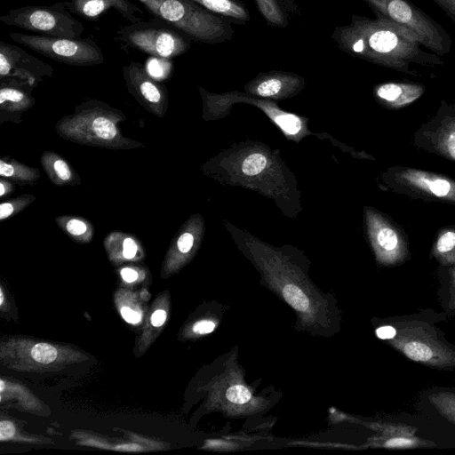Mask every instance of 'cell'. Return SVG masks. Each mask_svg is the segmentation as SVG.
<instances>
[{
  "mask_svg": "<svg viewBox=\"0 0 455 455\" xmlns=\"http://www.w3.org/2000/svg\"><path fill=\"white\" fill-rule=\"evenodd\" d=\"M375 428L382 435H415L417 428L412 426L396 423L376 424Z\"/></svg>",
  "mask_w": 455,
  "mask_h": 455,
  "instance_id": "26",
  "label": "cell"
},
{
  "mask_svg": "<svg viewBox=\"0 0 455 455\" xmlns=\"http://www.w3.org/2000/svg\"><path fill=\"white\" fill-rule=\"evenodd\" d=\"M86 113L65 121L62 127L63 136L84 143L100 146H116L120 144L121 136L111 118Z\"/></svg>",
  "mask_w": 455,
  "mask_h": 455,
  "instance_id": "8",
  "label": "cell"
},
{
  "mask_svg": "<svg viewBox=\"0 0 455 455\" xmlns=\"http://www.w3.org/2000/svg\"><path fill=\"white\" fill-rule=\"evenodd\" d=\"M267 165V158L260 153H254L248 156L242 164L243 172L251 176L261 172Z\"/></svg>",
  "mask_w": 455,
  "mask_h": 455,
  "instance_id": "27",
  "label": "cell"
},
{
  "mask_svg": "<svg viewBox=\"0 0 455 455\" xmlns=\"http://www.w3.org/2000/svg\"><path fill=\"white\" fill-rule=\"evenodd\" d=\"M58 352L54 347L47 343H37L31 349V356L41 363H50L57 357Z\"/></svg>",
  "mask_w": 455,
  "mask_h": 455,
  "instance_id": "28",
  "label": "cell"
},
{
  "mask_svg": "<svg viewBox=\"0 0 455 455\" xmlns=\"http://www.w3.org/2000/svg\"><path fill=\"white\" fill-rule=\"evenodd\" d=\"M121 315L123 318L130 323H137L140 321V315L138 312L133 311L128 307H123L121 308Z\"/></svg>",
  "mask_w": 455,
  "mask_h": 455,
  "instance_id": "38",
  "label": "cell"
},
{
  "mask_svg": "<svg viewBox=\"0 0 455 455\" xmlns=\"http://www.w3.org/2000/svg\"><path fill=\"white\" fill-rule=\"evenodd\" d=\"M370 233L377 259L384 265H395L407 256V245L401 233L379 215L370 217Z\"/></svg>",
  "mask_w": 455,
  "mask_h": 455,
  "instance_id": "9",
  "label": "cell"
},
{
  "mask_svg": "<svg viewBox=\"0 0 455 455\" xmlns=\"http://www.w3.org/2000/svg\"><path fill=\"white\" fill-rule=\"evenodd\" d=\"M194 243V236L191 233L186 232L183 233L177 241V247L179 251L182 253L188 252Z\"/></svg>",
  "mask_w": 455,
  "mask_h": 455,
  "instance_id": "32",
  "label": "cell"
},
{
  "mask_svg": "<svg viewBox=\"0 0 455 455\" xmlns=\"http://www.w3.org/2000/svg\"><path fill=\"white\" fill-rule=\"evenodd\" d=\"M451 304L455 308V268L451 272Z\"/></svg>",
  "mask_w": 455,
  "mask_h": 455,
  "instance_id": "41",
  "label": "cell"
},
{
  "mask_svg": "<svg viewBox=\"0 0 455 455\" xmlns=\"http://www.w3.org/2000/svg\"><path fill=\"white\" fill-rule=\"evenodd\" d=\"M138 251L136 242L132 237H125L123 241V256L125 259H132Z\"/></svg>",
  "mask_w": 455,
  "mask_h": 455,
  "instance_id": "33",
  "label": "cell"
},
{
  "mask_svg": "<svg viewBox=\"0 0 455 455\" xmlns=\"http://www.w3.org/2000/svg\"><path fill=\"white\" fill-rule=\"evenodd\" d=\"M455 23V0H433Z\"/></svg>",
  "mask_w": 455,
  "mask_h": 455,
  "instance_id": "34",
  "label": "cell"
},
{
  "mask_svg": "<svg viewBox=\"0 0 455 455\" xmlns=\"http://www.w3.org/2000/svg\"><path fill=\"white\" fill-rule=\"evenodd\" d=\"M42 163L45 166L49 177L55 183H66L71 180L72 172L68 164L63 159L52 155V157H42Z\"/></svg>",
  "mask_w": 455,
  "mask_h": 455,
  "instance_id": "21",
  "label": "cell"
},
{
  "mask_svg": "<svg viewBox=\"0 0 455 455\" xmlns=\"http://www.w3.org/2000/svg\"><path fill=\"white\" fill-rule=\"evenodd\" d=\"M25 66H44V62L26 53L22 49L0 42V76L2 78L10 76H20L35 81V77Z\"/></svg>",
  "mask_w": 455,
  "mask_h": 455,
  "instance_id": "12",
  "label": "cell"
},
{
  "mask_svg": "<svg viewBox=\"0 0 455 455\" xmlns=\"http://www.w3.org/2000/svg\"><path fill=\"white\" fill-rule=\"evenodd\" d=\"M275 120L289 134H295L301 129V121L296 116L282 113V115L276 116Z\"/></svg>",
  "mask_w": 455,
  "mask_h": 455,
  "instance_id": "29",
  "label": "cell"
},
{
  "mask_svg": "<svg viewBox=\"0 0 455 455\" xmlns=\"http://www.w3.org/2000/svg\"><path fill=\"white\" fill-rule=\"evenodd\" d=\"M215 329V323L210 320H201L193 326L194 332L197 334H207Z\"/></svg>",
  "mask_w": 455,
  "mask_h": 455,
  "instance_id": "35",
  "label": "cell"
},
{
  "mask_svg": "<svg viewBox=\"0 0 455 455\" xmlns=\"http://www.w3.org/2000/svg\"><path fill=\"white\" fill-rule=\"evenodd\" d=\"M373 445L386 449H417L435 446L432 441L416 435H380L373 441Z\"/></svg>",
  "mask_w": 455,
  "mask_h": 455,
  "instance_id": "17",
  "label": "cell"
},
{
  "mask_svg": "<svg viewBox=\"0 0 455 455\" xmlns=\"http://www.w3.org/2000/svg\"><path fill=\"white\" fill-rule=\"evenodd\" d=\"M4 301V294L3 291L0 290V304H3Z\"/></svg>",
  "mask_w": 455,
  "mask_h": 455,
  "instance_id": "43",
  "label": "cell"
},
{
  "mask_svg": "<svg viewBox=\"0 0 455 455\" xmlns=\"http://www.w3.org/2000/svg\"><path fill=\"white\" fill-rule=\"evenodd\" d=\"M65 229L74 236H80L88 232V225L79 219H69L65 225Z\"/></svg>",
  "mask_w": 455,
  "mask_h": 455,
  "instance_id": "31",
  "label": "cell"
},
{
  "mask_svg": "<svg viewBox=\"0 0 455 455\" xmlns=\"http://www.w3.org/2000/svg\"><path fill=\"white\" fill-rule=\"evenodd\" d=\"M433 255L443 265L455 264V230H443L438 235Z\"/></svg>",
  "mask_w": 455,
  "mask_h": 455,
  "instance_id": "19",
  "label": "cell"
},
{
  "mask_svg": "<svg viewBox=\"0 0 455 455\" xmlns=\"http://www.w3.org/2000/svg\"><path fill=\"white\" fill-rule=\"evenodd\" d=\"M226 396L229 402L243 404L251 400V394L244 386L235 385L228 389Z\"/></svg>",
  "mask_w": 455,
  "mask_h": 455,
  "instance_id": "30",
  "label": "cell"
},
{
  "mask_svg": "<svg viewBox=\"0 0 455 455\" xmlns=\"http://www.w3.org/2000/svg\"><path fill=\"white\" fill-rule=\"evenodd\" d=\"M156 17L182 31L189 39L218 44L233 38L231 25L192 0H141Z\"/></svg>",
  "mask_w": 455,
  "mask_h": 455,
  "instance_id": "2",
  "label": "cell"
},
{
  "mask_svg": "<svg viewBox=\"0 0 455 455\" xmlns=\"http://www.w3.org/2000/svg\"><path fill=\"white\" fill-rule=\"evenodd\" d=\"M0 20L8 26L54 37L78 38L84 30L82 23L62 7H19L2 15Z\"/></svg>",
  "mask_w": 455,
  "mask_h": 455,
  "instance_id": "6",
  "label": "cell"
},
{
  "mask_svg": "<svg viewBox=\"0 0 455 455\" xmlns=\"http://www.w3.org/2000/svg\"><path fill=\"white\" fill-rule=\"evenodd\" d=\"M430 403L439 413L455 424V394L449 391L433 393L428 396Z\"/></svg>",
  "mask_w": 455,
  "mask_h": 455,
  "instance_id": "22",
  "label": "cell"
},
{
  "mask_svg": "<svg viewBox=\"0 0 455 455\" xmlns=\"http://www.w3.org/2000/svg\"><path fill=\"white\" fill-rule=\"evenodd\" d=\"M144 68L151 78L162 81L171 75L172 62L169 58L151 56L147 60Z\"/></svg>",
  "mask_w": 455,
  "mask_h": 455,
  "instance_id": "24",
  "label": "cell"
},
{
  "mask_svg": "<svg viewBox=\"0 0 455 455\" xmlns=\"http://www.w3.org/2000/svg\"><path fill=\"white\" fill-rule=\"evenodd\" d=\"M0 175L12 178L17 180H35L38 178V170H34L19 164H9L4 160L0 161Z\"/></svg>",
  "mask_w": 455,
  "mask_h": 455,
  "instance_id": "25",
  "label": "cell"
},
{
  "mask_svg": "<svg viewBox=\"0 0 455 455\" xmlns=\"http://www.w3.org/2000/svg\"><path fill=\"white\" fill-rule=\"evenodd\" d=\"M400 184L427 196L455 204V181L443 175L415 169L397 173Z\"/></svg>",
  "mask_w": 455,
  "mask_h": 455,
  "instance_id": "10",
  "label": "cell"
},
{
  "mask_svg": "<svg viewBox=\"0 0 455 455\" xmlns=\"http://www.w3.org/2000/svg\"><path fill=\"white\" fill-rule=\"evenodd\" d=\"M342 52L406 74L411 64L437 67L442 57L420 48L417 35L393 21L353 14L348 25L336 27L331 36Z\"/></svg>",
  "mask_w": 455,
  "mask_h": 455,
  "instance_id": "1",
  "label": "cell"
},
{
  "mask_svg": "<svg viewBox=\"0 0 455 455\" xmlns=\"http://www.w3.org/2000/svg\"><path fill=\"white\" fill-rule=\"evenodd\" d=\"M6 191H7V189L4 187V180H1V182H0V196H4L6 193Z\"/></svg>",
  "mask_w": 455,
  "mask_h": 455,
  "instance_id": "42",
  "label": "cell"
},
{
  "mask_svg": "<svg viewBox=\"0 0 455 455\" xmlns=\"http://www.w3.org/2000/svg\"><path fill=\"white\" fill-rule=\"evenodd\" d=\"M0 384H1L0 391H1V392H3V390H4V381H3V380H1V381H0Z\"/></svg>",
  "mask_w": 455,
  "mask_h": 455,
  "instance_id": "44",
  "label": "cell"
},
{
  "mask_svg": "<svg viewBox=\"0 0 455 455\" xmlns=\"http://www.w3.org/2000/svg\"><path fill=\"white\" fill-rule=\"evenodd\" d=\"M254 3L268 25L281 28L288 26L289 19L281 0H254Z\"/></svg>",
  "mask_w": 455,
  "mask_h": 455,
  "instance_id": "18",
  "label": "cell"
},
{
  "mask_svg": "<svg viewBox=\"0 0 455 455\" xmlns=\"http://www.w3.org/2000/svg\"><path fill=\"white\" fill-rule=\"evenodd\" d=\"M20 203L21 202H19L18 204H15L14 201L2 203L0 205V220H3L9 218L14 212L16 208H20Z\"/></svg>",
  "mask_w": 455,
  "mask_h": 455,
  "instance_id": "37",
  "label": "cell"
},
{
  "mask_svg": "<svg viewBox=\"0 0 455 455\" xmlns=\"http://www.w3.org/2000/svg\"><path fill=\"white\" fill-rule=\"evenodd\" d=\"M123 279L128 283L134 282L138 278V273L132 268H123L121 270Z\"/></svg>",
  "mask_w": 455,
  "mask_h": 455,
  "instance_id": "40",
  "label": "cell"
},
{
  "mask_svg": "<svg viewBox=\"0 0 455 455\" xmlns=\"http://www.w3.org/2000/svg\"><path fill=\"white\" fill-rule=\"evenodd\" d=\"M69 8L73 12L87 19H94L111 8L132 20L143 14L129 0H72Z\"/></svg>",
  "mask_w": 455,
  "mask_h": 455,
  "instance_id": "13",
  "label": "cell"
},
{
  "mask_svg": "<svg viewBox=\"0 0 455 455\" xmlns=\"http://www.w3.org/2000/svg\"><path fill=\"white\" fill-rule=\"evenodd\" d=\"M15 433L14 425L7 420L0 422V440L4 441L11 438Z\"/></svg>",
  "mask_w": 455,
  "mask_h": 455,
  "instance_id": "36",
  "label": "cell"
},
{
  "mask_svg": "<svg viewBox=\"0 0 455 455\" xmlns=\"http://www.w3.org/2000/svg\"><path fill=\"white\" fill-rule=\"evenodd\" d=\"M10 37L29 49L68 65L92 66L104 61L101 49L92 40L54 37L43 35L9 33Z\"/></svg>",
  "mask_w": 455,
  "mask_h": 455,
  "instance_id": "5",
  "label": "cell"
},
{
  "mask_svg": "<svg viewBox=\"0 0 455 455\" xmlns=\"http://www.w3.org/2000/svg\"><path fill=\"white\" fill-rule=\"evenodd\" d=\"M376 18L393 21L411 31L419 44L443 57L451 52L452 40L448 32L410 0H363Z\"/></svg>",
  "mask_w": 455,
  "mask_h": 455,
  "instance_id": "3",
  "label": "cell"
},
{
  "mask_svg": "<svg viewBox=\"0 0 455 455\" xmlns=\"http://www.w3.org/2000/svg\"><path fill=\"white\" fill-rule=\"evenodd\" d=\"M300 83V77L294 74L274 71L259 75L253 81L250 91L261 97H277L284 91L294 89Z\"/></svg>",
  "mask_w": 455,
  "mask_h": 455,
  "instance_id": "15",
  "label": "cell"
},
{
  "mask_svg": "<svg viewBox=\"0 0 455 455\" xmlns=\"http://www.w3.org/2000/svg\"><path fill=\"white\" fill-rule=\"evenodd\" d=\"M166 320V312L162 309L155 311L151 315V323L155 327H159L164 324Z\"/></svg>",
  "mask_w": 455,
  "mask_h": 455,
  "instance_id": "39",
  "label": "cell"
},
{
  "mask_svg": "<svg viewBox=\"0 0 455 455\" xmlns=\"http://www.w3.org/2000/svg\"><path fill=\"white\" fill-rule=\"evenodd\" d=\"M204 8L234 20L236 23H246L250 20V13L239 0H192Z\"/></svg>",
  "mask_w": 455,
  "mask_h": 455,
  "instance_id": "16",
  "label": "cell"
},
{
  "mask_svg": "<svg viewBox=\"0 0 455 455\" xmlns=\"http://www.w3.org/2000/svg\"><path fill=\"white\" fill-rule=\"evenodd\" d=\"M123 73L129 91L143 104L156 113L163 111L166 103L164 89L151 78L139 63H131L123 68Z\"/></svg>",
  "mask_w": 455,
  "mask_h": 455,
  "instance_id": "11",
  "label": "cell"
},
{
  "mask_svg": "<svg viewBox=\"0 0 455 455\" xmlns=\"http://www.w3.org/2000/svg\"><path fill=\"white\" fill-rule=\"evenodd\" d=\"M425 87L420 84L388 82L375 88L377 98L390 108H403L422 96Z\"/></svg>",
  "mask_w": 455,
  "mask_h": 455,
  "instance_id": "14",
  "label": "cell"
},
{
  "mask_svg": "<svg viewBox=\"0 0 455 455\" xmlns=\"http://www.w3.org/2000/svg\"><path fill=\"white\" fill-rule=\"evenodd\" d=\"M0 105L2 108L12 110L25 109L30 105L28 95L14 87L2 86L0 90Z\"/></svg>",
  "mask_w": 455,
  "mask_h": 455,
  "instance_id": "20",
  "label": "cell"
},
{
  "mask_svg": "<svg viewBox=\"0 0 455 455\" xmlns=\"http://www.w3.org/2000/svg\"><path fill=\"white\" fill-rule=\"evenodd\" d=\"M121 36L127 44L150 56L172 59L190 47L189 39L165 28L129 27L122 30Z\"/></svg>",
  "mask_w": 455,
  "mask_h": 455,
  "instance_id": "7",
  "label": "cell"
},
{
  "mask_svg": "<svg viewBox=\"0 0 455 455\" xmlns=\"http://www.w3.org/2000/svg\"><path fill=\"white\" fill-rule=\"evenodd\" d=\"M391 324L393 333L387 341L409 359L440 369L455 366V351L440 342L426 323L412 320Z\"/></svg>",
  "mask_w": 455,
  "mask_h": 455,
  "instance_id": "4",
  "label": "cell"
},
{
  "mask_svg": "<svg viewBox=\"0 0 455 455\" xmlns=\"http://www.w3.org/2000/svg\"><path fill=\"white\" fill-rule=\"evenodd\" d=\"M436 144L446 157L455 161V120L440 127L436 136Z\"/></svg>",
  "mask_w": 455,
  "mask_h": 455,
  "instance_id": "23",
  "label": "cell"
}]
</instances>
